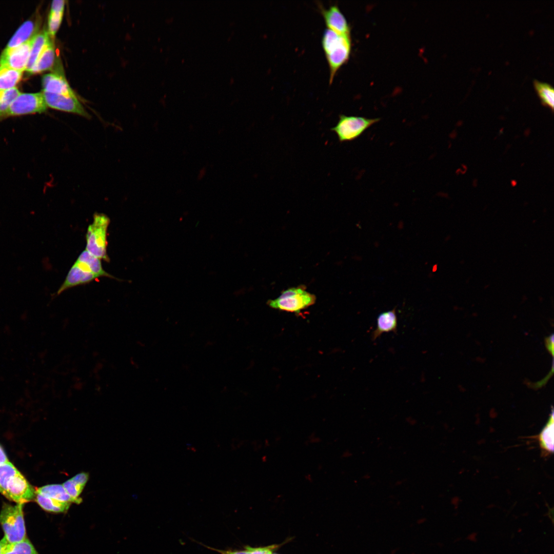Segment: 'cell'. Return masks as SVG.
I'll return each mask as SVG.
<instances>
[{
  "mask_svg": "<svg viewBox=\"0 0 554 554\" xmlns=\"http://www.w3.org/2000/svg\"><path fill=\"white\" fill-rule=\"evenodd\" d=\"M200 544L201 545H202L203 546L206 547V548H208V549H209L210 550L216 551V552L220 553V554H247V550L244 547V549L243 550H231V549L223 550V549H219L213 548V547H210V546H208L204 545V544H203L202 543H201Z\"/></svg>",
  "mask_w": 554,
  "mask_h": 554,
  "instance_id": "cell-28",
  "label": "cell"
},
{
  "mask_svg": "<svg viewBox=\"0 0 554 554\" xmlns=\"http://www.w3.org/2000/svg\"><path fill=\"white\" fill-rule=\"evenodd\" d=\"M315 301V295L303 287H292L282 292L277 298L269 300L268 305L274 309L299 313L314 304Z\"/></svg>",
  "mask_w": 554,
  "mask_h": 554,
  "instance_id": "cell-4",
  "label": "cell"
},
{
  "mask_svg": "<svg viewBox=\"0 0 554 554\" xmlns=\"http://www.w3.org/2000/svg\"><path fill=\"white\" fill-rule=\"evenodd\" d=\"M1 493L16 504H24L35 499L36 489L17 470L1 486Z\"/></svg>",
  "mask_w": 554,
  "mask_h": 554,
  "instance_id": "cell-6",
  "label": "cell"
},
{
  "mask_svg": "<svg viewBox=\"0 0 554 554\" xmlns=\"http://www.w3.org/2000/svg\"><path fill=\"white\" fill-rule=\"evenodd\" d=\"M98 278L97 275L75 262L68 271L64 282L57 290V293L60 294L69 288L89 283Z\"/></svg>",
  "mask_w": 554,
  "mask_h": 554,
  "instance_id": "cell-11",
  "label": "cell"
},
{
  "mask_svg": "<svg viewBox=\"0 0 554 554\" xmlns=\"http://www.w3.org/2000/svg\"><path fill=\"white\" fill-rule=\"evenodd\" d=\"M36 492L43 496L63 502L79 504L82 500H76L71 497L66 491L62 484H49L43 486L36 490Z\"/></svg>",
  "mask_w": 554,
  "mask_h": 554,
  "instance_id": "cell-17",
  "label": "cell"
},
{
  "mask_svg": "<svg viewBox=\"0 0 554 554\" xmlns=\"http://www.w3.org/2000/svg\"><path fill=\"white\" fill-rule=\"evenodd\" d=\"M322 47L330 70L331 83L338 71L348 61L351 49L350 35L337 33L329 29L324 31Z\"/></svg>",
  "mask_w": 554,
  "mask_h": 554,
  "instance_id": "cell-1",
  "label": "cell"
},
{
  "mask_svg": "<svg viewBox=\"0 0 554 554\" xmlns=\"http://www.w3.org/2000/svg\"><path fill=\"white\" fill-rule=\"evenodd\" d=\"M43 92L20 93L6 111L2 119L10 116L41 113L47 110Z\"/></svg>",
  "mask_w": 554,
  "mask_h": 554,
  "instance_id": "cell-7",
  "label": "cell"
},
{
  "mask_svg": "<svg viewBox=\"0 0 554 554\" xmlns=\"http://www.w3.org/2000/svg\"><path fill=\"white\" fill-rule=\"evenodd\" d=\"M89 478L88 472H80L62 484L67 492L73 498L82 500L80 497Z\"/></svg>",
  "mask_w": 554,
  "mask_h": 554,
  "instance_id": "cell-20",
  "label": "cell"
},
{
  "mask_svg": "<svg viewBox=\"0 0 554 554\" xmlns=\"http://www.w3.org/2000/svg\"><path fill=\"white\" fill-rule=\"evenodd\" d=\"M43 94L47 107L86 117L89 116L75 94H58L45 91Z\"/></svg>",
  "mask_w": 554,
  "mask_h": 554,
  "instance_id": "cell-9",
  "label": "cell"
},
{
  "mask_svg": "<svg viewBox=\"0 0 554 554\" xmlns=\"http://www.w3.org/2000/svg\"><path fill=\"white\" fill-rule=\"evenodd\" d=\"M8 543L4 537L0 540V554H4L5 546Z\"/></svg>",
  "mask_w": 554,
  "mask_h": 554,
  "instance_id": "cell-30",
  "label": "cell"
},
{
  "mask_svg": "<svg viewBox=\"0 0 554 554\" xmlns=\"http://www.w3.org/2000/svg\"></svg>",
  "mask_w": 554,
  "mask_h": 554,
  "instance_id": "cell-32",
  "label": "cell"
},
{
  "mask_svg": "<svg viewBox=\"0 0 554 554\" xmlns=\"http://www.w3.org/2000/svg\"><path fill=\"white\" fill-rule=\"evenodd\" d=\"M55 58V51L53 42L47 43L38 58L29 71L31 73H38L51 69L53 66Z\"/></svg>",
  "mask_w": 554,
  "mask_h": 554,
  "instance_id": "cell-16",
  "label": "cell"
},
{
  "mask_svg": "<svg viewBox=\"0 0 554 554\" xmlns=\"http://www.w3.org/2000/svg\"><path fill=\"white\" fill-rule=\"evenodd\" d=\"M541 448L546 452H552L553 450V418L551 414L548 422L541 431L539 437Z\"/></svg>",
  "mask_w": 554,
  "mask_h": 554,
  "instance_id": "cell-24",
  "label": "cell"
},
{
  "mask_svg": "<svg viewBox=\"0 0 554 554\" xmlns=\"http://www.w3.org/2000/svg\"><path fill=\"white\" fill-rule=\"evenodd\" d=\"M9 461L5 451L2 447L0 446V465H4L9 463Z\"/></svg>",
  "mask_w": 554,
  "mask_h": 554,
  "instance_id": "cell-29",
  "label": "cell"
},
{
  "mask_svg": "<svg viewBox=\"0 0 554 554\" xmlns=\"http://www.w3.org/2000/svg\"><path fill=\"white\" fill-rule=\"evenodd\" d=\"M380 120V118H369L341 114L336 126L331 128V130L336 133L340 142H349L360 136Z\"/></svg>",
  "mask_w": 554,
  "mask_h": 554,
  "instance_id": "cell-5",
  "label": "cell"
},
{
  "mask_svg": "<svg viewBox=\"0 0 554 554\" xmlns=\"http://www.w3.org/2000/svg\"><path fill=\"white\" fill-rule=\"evenodd\" d=\"M33 36L16 47L5 48L0 57V66L6 67L21 71L26 70Z\"/></svg>",
  "mask_w": 554,
  "mask_h": 554,
  "instance_id": "cell-8",
  "label": "cell"
},
{
  "mask_svg": "<svg viewBox=\"0 0 554 554\" xmlns=\"http://www.w3.org/2000/svg\"><path fill=\"white\" fill-rule=\"evenodd\" d=\"M109 218L103 213H95L92 223L87 228L86 249L93 255L109 262L107 248V231Z\"/></svg>",
  "mask_w": 554,
  "mask_h": 554,
  "instance_id": "cell-2",
  "label": "cell"
},
{
  "mask_svg": "<svg viewBox=\"0 0 554 554\" xmlns=\"http://www.w3.org/2000/svg\"><path fill=\"white\" fill-rule=\"evenodd\" d=\"M0 492H1V488H0Z\"/></svg>",
  "mask_w": 554,
  "mask_h": 554,
  "instance_id": "cell-31",
  "label": "cell"
},
{
  "mask_svg": "<svg viewBox=\"0 0 554 554\" xmlns=\"http://www.w3.org/2000/svg\"><path fill=\"white\" fill-rule=\"evenodd\" d=\"M286 542L287 541L280 544L255 547L246 545L244 547L247 550V554H278L275 552V551Z\"/></svg>",
  "mask_w": 554,
  "mask_h": 554,
  "instance_id": "cell-27",
  "label": "cell"
},
{
  "mask_svg": "<svg viewBox=\"0 0 554 554\" xmlns=\"http://www.w3.org/2000/svg\"><path fill=\"white\" fill-rule=\"evenodd\" d=\"M397 325L398 320L395 308L380 313L377 318V327L372 333V340L374 341L384 332L396 333Z\"/></svg>",
  "mask_w": 554,
  "mask_h": 554,
  "instance_id": "cell-13",
  "label": "cell"
},
{
  "mask_svg": "<svg viewBox=\"0 0 554 554\" xmlns=\"http://www.w3.org/2000/svg\"><path fill=\"white\" fill-rule=\"evenodd\" d=\"M50 36L46 30L37 33L33 38L30 55L27 65L26 70L29 72L35 64L42 52L50 40Z\"/></svg>",
  "mask_w": 554,
  "mask_h": 554,
  "instance_id": "cell-19",
  "label": "cell"
},
{
  "mask_svg": "<svg viewBox=\"0 0 554 554\" xmlns=\"http://www.w3.org/2000/svg\"><path fill=\"white\" fill-rule=\"evenodd\" d=\"M321 9L327 29L340 34L350 35L349 24L337 5Z\"/></svg>",
  "mask_w": 554,
  "mask_h": 554,
  "instance_id": "cell-10",
  "label": "cell"
},
{
  "mask_svg": "<svg viewBox=\"0 0 554 554\" xmlns=\"http://www.w3.org/2000/svg\"><path fill=\"white\" fill-rule=\"evenodd\" d=\"M43 91L58 94L75 95L65 77L62 73L45 74L42 78Z\"/></svg>",
  "mask_w": 554,
  "mask_h": 554,
  "instance_id": "cell-12",
  "label": "cell"
},
{
  "mask_svg": "<svg viewBox=\"0 0 554 554\" xmlns=\"http://www.w3.org/2000/svg\"><path fill=\"white\" fill-rule=\"evenodd\" d=\"M20 93L15 87L0 92V120Z\"/></svg>",
  "mask_w": 554,
  "mask_h": 554,
  "instance_id": "cell-26",
  "label": "cell"
},
{
  "mask_svg": "<svg viewBox=\"0 0 554 554\" xmlns=\"http://www.w3.org/2000/svg\"><path fill=\"white\" fill-rule=\"evenodd\" d=\"M23 504L4 503L0 512V525L8 543L20 541L27 537Z\"/></svg>",
  "mask_w": 554,
  "mask_h": 554,
  "instance_id": "cell-3",
  "label": "cell"
},
{
  "mask_svg": "<svg viewBox=\"0 0 554 554\" xmlns=\"http://www.w3.org/2000/svg\"><path fill=\"white\" fill-rule=\"evenodd\" d=\"M75 262L98 278L106 276L114 278L103 269L101 259L93 255L86 250L80 253Z\"/></svg>",
  "mask_w": 554,
  "mask_h": 554,
  "instance_id": "cell-14",
  "label": "cell"
},
{
  "mask_svg": "<svg viewBox=\"0 0 554 554\" xmlns=\"http://www.w3.org/2000/svg\"><path fill=\"white\" fill-rule=\"evenodd\" d=\"M534 88L543 106L549 107L552 111L554 107V89L546 82L537 80L533 82Z\"/></svg>",
  "mask_w": 554,
  "mask_h": 554,
  "instance_id": "cell-22",
  "label": "cell"
},
{
  "mask_svg": "<svg viewBox=\"0 0 554 554\" xmlns=\"http://www.w3.org/2000/svg\"><path fill=\"white\" fill-rule=\"evenodd\" d=\"M65 6L64 0H55L52 2L48 22V33L51 37H54L61 25Z\"/></svg>",
  "mask_w": 554,
  "mask_h": 554,
  "instance_id": "cell-18",
  "label": "cell"
},
{
  "mask_svg": "<svg viewBox=\"0 0 554 554\" xmlns=\"http://www.w3.org/2000/svg\"><path fill=\"white\" fill-rule=\"evenodd\" d=\"M35 500L44 510L54 513L66 512L71 504V503L55 500L36 492Z\"/></svg>",
  "mask_w": 554,
  "mask_h": 554,
  "instance_id": "cell-21",
  "label": "cell"
},
{
  "mask_svg": "<svg viewBox=\"0 0 554 554\" xmlns=\"http://www.w3.org/2000/svg\"><path fill=\"white\" fill-rule=\"evenodd\" d=\"M4 554H39L29 539H24L14 543H8Z\"/></svg>",
  "mask_w": 554,
  "mask_h": 554,
  "instance_id": "cell-25",
  "label": "cell"
},
{
  "mask_svg": "<svg viewBox=\"0 0 554 554\" xmlns=\"http://www.w3.org/2000/svg\"><path fill=\"white\" fill-rule=\"evenodd\" d=\"M37 25L32 21H27L17 29L10 39L6 48L16 47L29 40L37 31Z\"/></svg>",
  "mask_w": 554,
  "mask_h": 554,
  "instance_id": "cell-15",
  "label": "cell"
},
{
  "mask_svg": "<svg viewBox=\"0 0 554 554\" xmlns=\"http://www.w3.org/2000/svg\"><path fill=\"white\" fill-rule=\"evenodd\" d=\"M22 74L23 71L0 66V91L14 88L21 79Z\"/></svg>",
  "mask_w": 554,
  "mask_h": 554,
  "instance_id": "cell-23",
  "label": "cell"
}]
</instances>
